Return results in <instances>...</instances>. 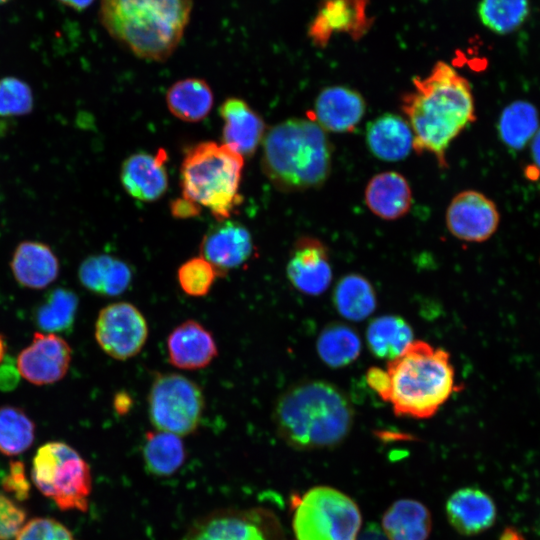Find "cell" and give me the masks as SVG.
Returning a JSON list of instances; mask_svg holds the SVG:
<instances>
[{
  "instance_id": "1f68e13d",
  "label": "cell",
  "mask_w": 540,
  "mask_h": 540,
  "mask_svg": "<svg viewBox=\"0 0 540 540\" xmlns=\"http://www.w3.org/2000/svg\"><path fill=\"white\" fill-rule=\"evenodd\" d=\"M538 112L529 102L518 100L506 106L498 121V133L509 148L520 150L538 131Z\"/></svg>"
},
{
  "instance_id": "83f0119b",
  "label": "cell",
  "mask_w": 540,
  "mask_h": 540,
  "mask_svg": "<svg viewBox=\"0 0 540 540\" xmlns=\"http://www.w3.org/2000/svg\"><path fill=\"white\" fill-rule=\"evenodd\" d=\"M366 340L375 357L390 361L414 341L413 330L400 316L382 315L369 323Z\"/></svg>"
},
{
  "instance_id": "e575fe53",
  "label": "cell",
  "mask_w": 540,
  "mask_h": 540,
  "mask_svg": "<svg viewBox=\"0 0 540 540\" xmlns=\"http://www.w3.org/2000/svg\"><path fill=\"white\" fill-rule=\"evenodd\" d=\"M529 0H481L478 15L481 22L494 33L514 32L529 15Z\"/></svg>"
},
{
  "instance_id": "ee69618b",
  "label": "cell",
  "mask_w": 540,
  "mask_h": 540,
  "mask_svg": "<svg viewBox=\"0 0 540 540\" xmlns=\"http://www.w3.org/2000/svg\"><path fill=\"white\" fill-rule=\"evenodd\" d=\"M62 5L81 12L90 7L95 0H57Z\"/></svg>"
},
{
  "instance_id": "8fae6325",
  "label": "cell",
  "mask_w": 540,
  "mask_h": 540,
  "mask_svg": "<svg viewBox=\"0 0 540 540\" xmlns=\"http://www.w3.org/2000/svg\"><path fill=\"white\" fill-rule=\"evenodd\" d=\"M272 524L264 510H218L193 523L183 540H273Z\"/></svg>"
},
{
  "instance_id": "d6a6232c",
  "label": "cell",
  "mask_w": 540,
  "mask_h": 540,
  "mask_svg": "<svg viewBox=\"0 0 540 540\" xmlns=\"http://www.w3.org/2000/svg\"><path fill=\"white\" fill-rule=\"evenodd\" d=\"M78 302L73 291L53 289L35 309L34 321L46 333L68 332L74 324Z\"/></svg>"
},
{
  "instance_id": "836d02e7",
  "label": "cell",
  "mask_w": 540,
  "mask_h": 540,
  "mask_svg": "<svg viewBox=\"0 0 540 540\" xmlns=\"http://www.w3.org/2000/svg\"><path fill=\"white\" fill-rule=\"evenodd\" d=\"M35 439V424L19 407H0V452L16 456L25 452Z\"/></svg>"
},
{
  "instance_id": "f35d334b",
  "label": "cell",
  "mask_w": 540,
  "mask_h": 540,
  "mask_svg": "<svg viewBox=\"0 0 540 540\" xmlns=\"http://www.w3.org/2000/svg\"><path fill=\"white\" fill-rule=\"evenodd\" d=\"M27 513L16 502L0 493V540H11L25 524Z\"/></svg>"
},
{
  "instance_id": "7c38bea8",
  "label": "cell",
  "mask_w": 540,
  "mask_h": 540,
  "mask_svg": "<svg viewBox=\"0 0 540 540\" xmlns=\"http://www.w3.org/2000/svg\"><path fill=\"white\" fill-rule=\"evenodd\" d=\"M445 221L454 237L467 242H483L496 232L500 215L490 198L479 191L465 190L450 201Z\"/></svg>"
},
{
  "instance_id": "3957f363",
  "label": "cell",
  "mask_w": 540,
  "mask_h": 540,
  "mask_svg": "<svg viewBox=\"0 0 540 540\" xmlns=\"http://www.w3.org/2000/svg\"><path fill=\"white\" fill-rule=\"evenodd\" d=\"M193 0H100L98 17L106 32L135 56L162 62L180 44Z\"/></svg>"
},
{
  "instance_id": "d6986e66",
  "label": "cell",
  "mask_w": 540,
  "mask_h": 540,
  "mask_svg": "<svg viewBox=\"0 0 540 540\" xmlns=\"http://www.w3.org/2000/svg\"><path fill=\"white\" fill-rule=\"evenodd\" d=\"M223 143L243 158L262 143L266 130L261 116L243 99L230 97L220 106Z\"/></svg>"
},
{
  "instance_id": "e0dca14e",
  "label": "cell",
  "mask_w": 540,
  "mask_h": 540,
  "mask_svg": "<svg viewBox=\"0 0 540 540\" xmlns=\"http://www.w3.org/2000/svg\"><path fill=\"white\" fill-rule=\"evenodd\" d=\"M366 112V101L357 90L334 85L323 88L317 95L312 116L325 132L351 133L359 125Z\"/></svg>"
},
{
  "instance_id": "6da1fadb",
  "label": "cell",
  "mask_w": 540,
  "mask_h": 540,
  "mask_svg": "<svg viewBox=\"0 0 540 540\" xmlns=\"http://www.w3.org/2000/svg\"><path fill=\"white\" fill-rule=\"evenodd\" d=\"M400 108L413 133V150L432 154L447 168L446 151L452 141L476 119L469 81L444 61L412 79V89L401 95Z\"/></svg>"
},
{
  "instance_id": "4fadbf2b",
  "label": "cell",
  "mask_w": 540,
  "mask_h": 540,
  "mask_svg": "<svg viewBox=\"0 0 540 540\" xmlns=\"http://www.w3.org/2000/svg\"><path fill=\"white\" fill-rule=\"evenodd\" d=\"M71 361L69 344L55 333L36 332L31 343L17 357L21 377L35 385L58 382L67 373Z\"/></svg>"
},
{
  "instance_id": "d590c367",
  "label": "cell",
  "mask_w": 540,
  "mask_h": 540,
  "mask_svg": "<svg viewBox=\"0 0 540 540\" xmlns=\"http://www.w3.org/2000/svg\"><path fill=\"white\" fill-rule=\"evenodd\" d=\"M217 276L215 268L201 255L188 259L177 271L180 288L192 297L208 294Z\"/></svg>"
},
{
  "instance_id": "c3c4849f",
  "label": "cell",
  "mask_w": 540,
  "mask_h": 540,
  "mask_svg": "<svg viewBox=\"0 0 540 540\" xmlns=\"http://www.w3.org/2000/svg\"><path fill=\"white\" fill-rule=\"evenodd\" d=\"M10 0H0V5L9 2Z\"/></svg>"
},
{
  "instance_id": "f1b7e54d",
  "label": "cell",
  "mask_w": 540,
  "mask_h": 540,
  "mask_svg": "<svg viewBox=\"0 0 540 540\" xmlns=\"http://www.w3.org/2000/svg\"><path fill=\"white\" fill-rule=\"evenodd\" d=\"M142 454L146 470L158 477L173 475L186 458L180 436L159 430L146 434Z\"/></svg>"
},
{
  "instance_id": "2e32d148",
  "label": "cell",
  "mask_w": 540,
  "mask_h": 540,
  "mask_svg": "<svg viewBox=\"0 0 540 540\" xmlns=\"http://www.w3.org/2000/svg\"><path fill=\"white\" fill-rule=\"evenodd\" d=\"M201 256L216 270L218 276L243 265L253 253L249 230L229 219L218 221L204 235L200 244Z\"/></svg>"
},
{
  "instance_id": "30bf717a",
  "label": "cell",
  "mask_w": 540,
  "mask_h": 540,
  "mask_svg": "<svg viewBox=\"0 0 540 540\" xmlns=\"http://www.w3.org/2000/svg\"><path fill=\"white\" fill-rule=\"evenodd\" d=\"M147 337V321L133 304L115 302L100 310L95 323V339L110 357L127 360L136 356Z\"/></svg>"
},
{
  "instance_id": "7dc6e473",
  "label": "cell",
  "mask_w": 540,
  "mask_h": 540,
  "mask_svg": "<svg viewBox=\"0 0 540 540\" xmlns=\"http://www.w3.org/2000/svg\"><path fill=\"white\" fill-rule=\"evenodd\" d=\"M6 354V342L3 335L0 333V364L4 361Z\"/></svg>"
},
{
  "instance_id": "60d3db41",
  "label": "cell",
  "mask_w": 540,
  "mask_h": 540,
  "mask_svg": "<svg viewBox=\"0 0 540 540\" xmlns=\"http://www.w3.org/2000/svg\"><path fill=\"white\" fill-rule=\"evenodd\" d=\"M19 371L16 365L4 361L0 364V390L10 391L19 382Z\"/></svg>"
},
{
  "instance_id": "7402d4cb",
  "label": "cell",
  "mask_w": 540,
  "mask_h": 540,
  "mask_svg": "<svg viewBox=\"0 0 540 540\" xmlns=\"http://www.w3.org/2000/svg\"><path fill=\"white\" fill-rule=\"evenodd\" d=\"M364 199L369 210L383 220L405 216L412 205V191L407 179L396 171L374 175L366 185Z\"/></svg>"
},
{
  "instance_id": "5bb4252c",
  "label": "cell",
  "mask_w": 540,
  "mask_h": 540,
  "mask_svg": "<svg viewBox=\"0 0 540 540\" xmlns=\"http://www.w3.org/2000/svg\"><path fill=\"white\" fill-rule=\"evenodd\" d=\"M370 0H322L308 27L312 44L324 48L335 33H345L359 40L370 29L373 19L368 15Z\"/></svg>"
},
{
  "instance_id": "4316f807",
  "label": "cell",
  "mask_w": 540,
  "mask_h": 540,
  "mask_svg": "<svg viewBox=\"0 0 540 540\" xmlns=\"http://www.w3.org/2000/svg\"><path fill=\"white\" fill-rule=\"evenodd\" d=\"M213 92L206 81L186 78L175 82L166 93L169 111L186 122L203 120L213 106Z\"/></svg>"
},
{
  "instance_id": "f6af8a7d",
  "label": "cell",
  "mask_w": 540,
  "mask_h": 540,
  "mask_svg": "<svg viewBox=\"0 0 540 540\" xmlns=\"http://www.w3.org/2000/svg\"><path fill=\"white\" fill-rule=\"evenodd\" d=\"M499 540H526L520 530L513 526L506 527L499 536Z\"/></svg>"
},
{
  "instance_id": "9c48e42d",
  "label": "cell",
  "mask_w": 540,
  "mask_h": 540,
  "mask_svg": "<svg viewBox=\"0 0 540 540\" xmlns=\"http://www.w3.org/2000/svg\"><path fill=\"white\" fill-rule=\"evenodd\" d=\"M205 399L194 381L177 373L158 374L148 394V415L159 431L178 436L193 433L202 418Z\"/></svg>"
},
{
  "instance_id": "484cf974",
  "label": "cell",
  "mask_w": 540,
  "mask_h": 540,
  "mask_svg": "<svg viewBox=\"0 0 540 540\" xmlns=\"http://www.w3.org/2000/svg\"><path fill=\"white\" fill-rule=\"evenodd\" d=\"M431 525L429 510L411 499L394 502L382 518V528L389 540H426Z\"/></svg>"
},
{
  "instance_id": "ab89813d",
  "label": "cell",
  "mask_w": 540,
  "mask_h": 540,
  "mask_svg": "<svg viewBox=\"0 0 540 540\" xmlns=\"http://www.w3.org/2000/svg\"><path fill=\"white\" fill-rule=\"evenodd\" d=\"M2 487L17 500L23 501L29 497L30 483L25 474V466L20 461H11L9 471L2 479Z\"/></svg>"
},
{
  "instance_id": "ba28073f",
  "label": "cell",
  "mask_w": 540,
  "mask_h": 540,
  "mask_svg": "<svg viewBox=\"0 0 540 540\" xmlns=\"http://www.w3.org/2000/svg\"><path fill=\"white\" fill-rule=\"evenodd\" d=\"M293 502V529L297 540H356L361 514L347 495L331 487L318 486Z\"/></svg>"
},
{
  "instance_id": "52a82bcc",
  "label": "cell",
  "mask_w": 540,
  "mask_h": 540,
  "mask_svg": "<svg viewBox=\"0 0 540 540\" xmlns=\"http://www.w3.org/2000/svg\"><path fill=\"white\" fill-rule=\"evenodd\" d=\"M31 478L59 509L81 512L88 509L92 491L90 466L67 443L52 441L40 446L32 460Z\"/></svg>"
},
{
  "instance_id": "44dd1931",
  "label": "cell",
  "mask_w": 540,
  "mask_h": 540,
  "mask_svg": "<svg viewBox=\"0 0 540 540\" xmlns=\"http://www.w3.org/2000/svg\"><path fill=\"white\" fill-rule=\"evenodd\" d=\"M446 513L450 524L457 532L473 536L493 526L497 510L493 499L483 490L465 487L449 497Z\"/></svg>"
},
{
  "instance_id": "cb8c5ba5",
  "label": "cell",
  "mask_w": 540,
  "mask_h": 540,
  "mask_svg": "<svg viewBox=\"0 0 540 540\" xmlns=\"http://www.w3.org/2000/svg\"><path fill=\"white\" fill-rule=\"evenodd\" d=\"M365 139L370 152L388 162L400 161L413 150V133L408 121L397 114L385 113L366 127Z\"/></svg>"
},
{
  "instance_id": "4dcf8cb0",
  "label": "cell",
  "mask_w": 540,
  "mask_h": 540,
  "mask_svg": "<svg viewBox=\"0 0 540 540\" xmlns=\"http://www.w3.org/2000/svg\"><path fill=\"white\" fill-rule=\"evenodd\" d=\"M316 349L326 365L340 368L351 364L359 357L361 340L351 326L343 323H331L320 332Z\"/></svg>"
},
{
  "instance_id": "603a6c76",
  "label": "cell",
  "mask_w": 540,
  "mask_h": 540,
  "mask_svg": "<svg viewBox=\"0 0 540 540\" xmlns=\"http://www.w3.org/2000/svg\"><path fill=\"white\" fill-rule=\"evenodd\" d=\"M15 280L23 287L43 289L59 274V261L52 249L38 241H23L16 247L10 262Z\"/></svg>"
},
{
  "instance_id": "b9f144b4",
  "label": "cell",
  "mask_w": 540,
  "mask_h": 540,
  "mask_svg": "<svg viewBox=\"0 0 540 540\" xmlns=\"http://www.w3.org/2000/svg\"><path fill=\"white\" fill-rule=\"evenodd\" d=\"M171 212L177 218H189L198 215L200 207L186 198L181 197L172 203Z\"/></svg>"
},
{
  "instance_id": "8992f818",
  "label": "cell",
  "mask_w": 540,
  "mask_h": 540,
  "mask_svg": "<svg viewBox=\"0 0 540 540\" xmlns=\"http://www.w3.org/2000/svg\"><path fill=\"white\" fill-rule=\"evenodd\" d=\"M244 158L224 144L201 142L190 148L181 164L182 197L229 219L240 204Z\"/></svg>"
},
{
  "instance_id": "7a4b0ae2",
  "label": "cell",
  "mask_w": 540,
  "mask_h": 540,
  "mask_svg": "<svg viewBox=\"0 0 540 540\" xmlns=\"http://www.w3.org/2000/svg\"><path fill=\"white\" fill-rule=\"evenodd\" d=\"M273 423L279 437L298 450L335 447L349 435L354 408L348 396L324 380L288 387L276 400Z\"/></svg>"
},
{
  "instance_id": "ac0fdd59",
  "label": "cell",
  "mask_w": 540,
  "mask_h": 540,
  "mask_svg": "<svg viewBox=\"0 0 540 540\" xmlns=\"http://www.w3.org/2000/svg\"><path fill=\"white\" fill-rule=\"evenodd\" d=\"M167 154L159 149L156 154L138 152L122 163L120 180L124 190L133 198L153 202L162 197L168 188L165 167Z\"/></svg>"
},
{
  "instance_id": "9a60e30c",
  "label": "cell",
  "mask_w": 540,
  "mask_h": 540,
  "mask_svg": "<svg viewBox=\"0 0 540 540\" xmlns=\"http://www.w3.org/2000/svg\"><path fill=\"white\" fill-rule=\"evenodd\" d=\"M286 274L299 292L310 296L323 294L333 276L327 246L316 237L298 238L290 251Z\"/></svg>"
},
{
  "instance_id": "d4e9b609",
  "label": "cell",
  "mask_w": 540,
  "mask_h": 540,
  "mask_svg": "<svg viewBox=\"0 0 540 540\" xmlns=\"http://www.w3.org/2000/svg\"><path fill=\"white\" fill-rule=\"evenodd\" d=\"M132 277V269L126 262L107 254L87 257L78 270L80 283L90 292L102 296L122 294L131 284Z\"/></svg>"
},
{
  "instance_id": "7bdbcfd3",
  "label": "cell",
  "mask_w": 540,
  "mask_h": 540,
  "mask_svg": "<svg viewBox=\"0 0 540 540\" xmlns=\"http://www.w3.org/2000/svg\"><path fill=\"white\" fill-rule=\"evenodd\" d=\"M356 540H389L384 531L374 523L368 524Z\"/></svg>"
},
{
  "instance_id": "277c9868",
  "label": "cell",
  "mask_w": 540,
  "mask_h": 540,
  "mask_svg": "<svg viewBox=\"0 0 540 540\" xmlns=\"http://www.w3.org/2000/svg\"><path fill=\"white\" fill-rule=\"evenodd\" d=\"M261 166L275 188L301 192L320 188L332 170L333 146L310 118H290L266 131Z\"/></svg>"
},
{
  "instance_id": "ffe728a7",
  "label": "cell",
  "mask_w": 540,
  "mask_h": 540,
  "mask_svg": "<svg viewBox=\"0 0 540 540\" xmlns=\"http://www.w3.org/2000/svg\"><path fill=\"white\" fill-rule=\"evenodd\" d=\"M169 362L179 369H201L217 356V345L212 334L199 322L187 320L168 335Z\"/></svg>"
},
{
  "instance_id": "74e56055",
  "label": "cell",
  "mask_w": 540,
  "mask_h": 540,
  "mask_svg": "<svg viewBox=\"0 0 540 540\" xmlns=\"http://www.w3.org/2000/svg\"><path fill=\"white\" fill-rule=\"evenodd\" d=\"M15 540H77L61 522L47 517H36L21 528Z\"/></svg>"
},
{
  "instance_id": "8d00e7d4",
  "label": "cell",
  "mask_w": 540,
  "mask_h": 540,
  "mask_svg": "<svg viewBox=\"0 0 540 540\" xmlns=\"http://www.w3.org/2000/svg\"><path fill=\"white\" fill-rule=\"evenodd\" d=\"M32 108L33 95L27 83L12 76L0 79V116H21Z\"/></svg>"
},
{
  "instance_id": "5b68a950",
  "label": "cell",
  "mask_w": 540,
  "mask_h": 540,
  "mask_svg": "<svg viewBox=\"0 0 540 540\" xmlns=\"http://www.w3.org/2000/svg\"><path fill=\"white\" fill-rule=\"evenodd\" d=\"M388 386L383 401L397 416L428 419L456 390L449 353L422 340H414L387 363Z\"/></svg>"
},
{
  "instance_id": "f546056e",
  "label": "cell",
  "mask_w": 540,
  "mask_h": 540,
  "mask_svg": "<svg viewBox=\"0 0 540 540\" xmlns=\"http://www.w3.org/2000/svg\"><path fill=\"white\" fill-rule=\"evenodd\" d=\"M333 303L338 313L350 321H362L376 309L377 299L373 286L362 275L343 276L335 286Z\"/></svg>"
},
{
  "instance_id": "bcb514c9",
  "label": "cell",
  "mask_w": 540,
  "mask_h": 540,
  "mask_svg": "<svg viewBox=\"0 0 540 540\" xmlns=\"http://www.w3.org/2000/svg\"><path fill=\"white\" fill-rule=\"evenodd\" d=\"M531 151L533 159L538 167H540V129L533 137Z\"/></svg>"
}]
</instances>
